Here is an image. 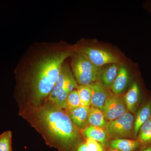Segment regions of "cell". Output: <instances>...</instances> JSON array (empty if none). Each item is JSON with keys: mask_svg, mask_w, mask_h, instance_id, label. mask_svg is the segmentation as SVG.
<instances>
[{"mask_svg": "<svg viewBox=\"0 0 151 151\" xmlns=\"http://www.w3.org/2000/svg\"><path fill=\"white\" fill-rule=\"evenodd\" d=\"M89 109L90 108L81 106L71 111H66L73 124L81 130L89 126Z\"/></svg>", "mask_w": 151, "mask_h": 151, "instance_id": "obj_12", "label": "cell"}, {"mask_svg": "<svg viewBox=\"0 0 151 151\" xmlns=\"http://www.w3.org/2000/svg\"><path fill=\"white\" fill-rule=\"evenodd\" d=\"M141 91L139 86L136 81L133 82L125 95L124 101L128 111L133 115L136 114L139 105Z\"/></svg>", "mask_w": 151, "mask_h": 151, "instance_id": "obj_9", "label": "cell"}, {"mask_svg": "<svg viewBox=\"0 0 151 151\" xmlns=\"http://www.w3.org/2000/svg\"><path fill=\"white\" fill-rule=\"evenodd\" d=\"M130 81L129 72L124 65L120 64L118 75L110 89L113 94L122 95L127 89Z\"/></svg>", "mask_w": 151, "mask_h": 151, "instance_id": "obj_8", "label": "cell"}, {"mask_svg": "<svg viewBox=\"0 0 151 151\" xmlns=\"http://www.w3.org/2000/svg\"><path fill=\"white\" fill-rule=\"evenodd\" d=\"M82 136L86 139H91L101 143L105 148L109 147L110 139L105 129L94 126H87L80 130Z\"/></svg>", "mask_w": 151, "mask_h": 151, "instance_id": "obj_11", "label": "cell"}, {"mask_svg": "<svg viewBox=\"0 0 151 151\" xmlns=\"http://www.w3.org/2000/svg\"><path fill=\"white\" fill-rule=\"evenodd\" d=\"M79 51L90 62L98 67L120 62V59L117 55L102 49L85 47L81 48Z\"/></svg>", "mask_w": 151, "mask_h": 151, "instance_id": "obj_5", "label": "cell"}, {"mask_svg": "<svg viewBox=\"0 0 151 151\" xmlns=\"http://www.w3.org/2000/svg\"><path fill=\"white\" fill-rule=\"evenodd\" d=\"M134 115L128 112L113 121H108L105 128L110 139H134Z\"/></svg>", "mask_w": 151, "mask_h": 151, "instance_id": "obj_4", "label": "cell"}, {"mask_svg": "<svg viewBox=\"0 0 151 151\" xmlns=\"http://www.w3.org/2000/svg\"><path fill=\"white\" fill-rule=\"evenodd\" d=\"M70 55V51L57 52L38 61L31 78V95L27 105H39L48 97L56 83L63 62Z\"/></svg>", "mask_w": 151, "mask_h": 151, "instance_id": "obj_2", "label": "cell"}, {"mask_svg": "<svg viewBox=\"0 0 151 151\" xmlns=\"http://www.w3.org/2000/svg\"><path fill=\"white\" fill-rule=\"evenodd\" d=\"M81 106V101L77 89L70 92L67 97L66 108L65 110L68 111Z\"/></svg>", "mask_w": 151, "mask_h": 151, "instance_id": "obj_19", "label": "cell"}, {"mask_svg": "<svg viewBox=\"0 0 151 151\" xmlns=\"http://www.w3.org/2000/svg\"><path fill=\"white\" fill-rule=\"evenodd\" d=\"M103 111L108 122L118 119L129 112L124 97L112 93L106 99Z\"/></svg>", "mask_w": 151, "mask_h": 151, "instance_id": "obj_6", "label": "cell"}, {"mask_svg": "<svg viewBox=\"0 0 151 151\" xmlns=\"http://www.w3.org/2000/svg\"><path fill=\"white\" fill-rule=\"evenodd\" d=\"M72 74L73 73L71 72L68 65L66 64H63L56 83L51 93L47 98L49 101L51 102L54 101L60 91L65 86L68 79Z\"/></svg>", "mask_w": 151, "mask_h": 151, "instance_id": "obj_14", "label": "cell"}, {"mask_svg": "<svg viewBox=\"0 0 151 151\" xmlns=\"http://www.w3.org/2000/svg\"><path fill=\"white\" fill-rule=\"evenodd\" d=\"M88 86L91 91V106L103 111L106 99L111 93L109 89L100 80L95 81Z\"/></svg>", "mask_w": 151, "mask_h": 151, "instance_id": "obj_7", "label": "cell"}, {"mask_svg": "<svg viewBox=\"0 0 151 151\" xmlns=\"http://www.w3.org/2000/svg\"><path fill=\"white\" fill-rule=\"evenodd\" d=\"M19 114L42 135L47 145L60 151H75L82 143L81 131L67 111L47 99L38 105H27Z\"/></svg>", "mask_w": 151, "mask_h": 151, "instance_id": "obj_1", "label": "cell"}, {"mask_svg": "<svg viewBox=\"0 0 151 151\" xmlns=\"http://www.w3.org/2000/svg\"><path fill=\"white\" fill-rule=\"evenodd\" d=\"M75 151H89L85 142H82L77 147Z\"/></svg>", "mask_w": 151, "mask_h": 151, "instance_id": "obj_22", "label": "cell"}, {"mask_svg": "<svg viewBox=\"0 0 151 151\" xmlns=\"http://www.w3.org/2000/svg\"><path fill=\"white\" fill-rule=\"evenodd\" d=\"M108 151H120L118 150H108Z\"/></svg>", "mask_w": 151, "mask_h": 151, "instance_id": "obj_24", "label": "cell"}, {"mask_svg": "<svg viewBox=\"0 0 151 151\" xmlns=\"http://www.w3.org/2000/svg\"><path fill=\"white\" fill-rule=\"evenodd\" d=\"M137 139L139 142L141 147L151 145V118L141 127Z\"/></svg>", "mask_w": 151, "mask_h": 151, "instance_id": "obj_17", "label": "cell"}, {"mask_svg": "<svg viewBox=\"0 0 151 151\" xmlns=\"http://www.w3.org/2000/svg\"><path fill=\"white\" fill-rule=\"evenodd\" d=\"M71 66L73 75L79 85L88 86L100 80L103 67L95 66L80 51L73 56Z\"/></svg>", "mask_w": 151, "mask_h": 151, "instance_id": "obj_3", "label": "cell"}, {"mask_svg": "<svg viewBox=\"0 0 151 151\" xmlns=\"http://www.w3.org/2000/svg\"><path fill=\"white\" fill-rule=\"evenodd\" d=\"M89 151H105V147L101 143L91 139L85 141Z\"/></svg>", "mask_w": 151, "mask_h": 151, "instance_id": "obj_21", "label": "cell"}, {"mask_svg": "<svg viewBox=\"0 0 151 151\" xmlns=\"http://www.w3.org/2000/svg\"><path fill=\"white\" fill-rule=\"evenodd\" d=\"M119 63H112L102 67L100 80L107 88L110 89L119 72Z\"/></svg>", "mask_w": 151, "mask_h": 151, "instance_id": "obj_15", "label": "cell"}, {"mask_svg": "<svg viewBox=\"0 0 151 151\" xmlns=\"http://www.w3.org/2000/svg\"><path fill=\"white\" fill-rule=\"evenodd\" d=\"M12 138L10 131H6L0 135V151H12Z\"/></svg>", "mask_w": 151, "mask_h": 151, "instance_id": "obj_20", "label": "cell"}, {"mask_svg": "<svg viewBox=\"0 0 151 151\" xmlns=\"http://www.w3.org/2000/svg\"><path fill=\"white\" fill-rule=\"evenodd\" d=\"M141 147L140 143L138 140L124 138L111 140L109 145L110 150L120 151H136Z\"/></svg>", "mask_w": 151, "mask_h": 151, "instance_id": "obj_13", "label": "cell"}, {"mask_svg": "<svg viewBox=\"0 0 151 151\" xmlns=\"http://www.w3.org/2000/svg\"><path fill=\"white\" fill-rule=\"evenodd\" d=\"M81 106L90 108L91 106V94L88 86L78 85L77 88Z\"/></svg>", "mask_w": 151, "mask_h": 151, "instance_id": "obj_18", "label": "cell"}, {"mask_svg": "<svg viewBox=\"0 0 151 151\" xmlns=\"http://www.w3.org/2000/svg\"><path fill=\"white\" fill-rule=\"evenodd\" d=\"M108 122L103 111L91 106L88 116V125L105 129Z\"/></svg>", "mask_w": 151, "mask_h": 151, "instance_id": "obj_16", "label": "cell"}, {"mask_svg": "<svg viewBox=\"0 0 151 151\" xmlns=\"http://www.w3.org/2000/svg\"><path fill=\"white\" fill-rule=\"evenodd\" d=\"M137 151H151V145L141 147Z\"/></svg>", "mask_w": 151, "mask_h": 151, "instance_id": "obj_23", "label": "cell"}, {"mask_svg": "<svg viewBox=\"0 0 151 151\" xmlns=\"http://www.w3.org/2000/svg\"><path fill=\"white\" fill-rule=\"evenodd\" d=\"M134 122V139H137L139 130L141 127L151 118V100L143 103L138 108Z\"/></svg>", "mask_w": 151, "mask_h": 151, "instance_id": "obj_10", "label": "cell"}]
</instances>
